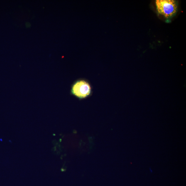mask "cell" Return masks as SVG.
Listing matches in <instances>:
<instances>
[{"mask_svg": "<svg viewBox=\"0 0 186 186\" xmlns=\"http://www.w3.org/2000/svg\"><path fill=\"white\" fill-rule=\"evenodd\" d=\"M157 11L166 18L172 17L177 13V3L175 0H156Z\"/></svg>", "mask_w": 186, "mask_h": 186, "instance_id": "1", "label": "cell"}, {"mask_svg": "<svg viewBox=\"0 0 186 186\" xmlns=\"http://www.w3.org/2000/svg\"><path fill=\"white\" fill-rule=\"evenodd\" d=\"M91 88L90 85L84 80L77 81L72 86V92L74 96L84 98L87 97L90 94Z\"/></svg>", "mask_w": 186, "mask_h": 186, "instance_id": "2", "label": "cell"}]
</instances>
